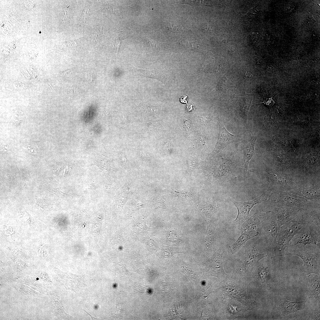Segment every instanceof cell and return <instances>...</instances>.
I'll return each mask as SVG.
<instances>
[{"instance_id":"6da1fadb","label":"cell","mask_w":320,"mask_h":320,"mask_svg":"<svg viewBox=\"0 0 320 320\" xmlns=\"http://www.w3.org/2000/svg\"><path fill=\"white\" fill-rule=\"evenodd\" d=\"M306 223L303 218L295 217L281 226L277 237L276 245L273 251L275 256L271 257V259L281 256L290 241Z\"/></svg>"},{"instance_id":"7a4b0ae2","label":"cell","mask_w":320,"mask_h":320,"mask_svg":"<svg viewBox=\"0 0 320 320\" xmlns=\"http://www.w3.org/2000/svg\"><path fill=\"white\" fill-rule=\"evenodd\" d=\"M320 228L312 223L303 225L298 233L290 241L289 245L295 247L302 244H313L320 247Z\"/></svg>"},{"instance_id":"3957f363","label":"cell","mask_w":320,"mask_h":320,"mask_svg":"<svg viewBox=\"0 0 320 320\" xmlns=\"http://www.w3.org/2000/svg\"><path fill=\"white\" fill-rule=\"evenodd\" d=\"M268 199L274 203L294 208L298 211L305 210L308 206L306 201L303 198L284 191H278L271 193Z\"/></svg>"},{"instance_id":"277c9868","label":"cell","mask_w":320,"mask_h":320,"mask_svg":"<svg viewBox=\"0 0 320 320\" xmlns=\"http://www.w3.org/2000/svg\"><path fill=\"white\" fill-rule=\"evenodd\" d=\"M286 255H294L300 257L304 263L303 270L307 273H317L319 271V254H311L296 248L291 253L283 255L282 256Z\"/></svg>"},{"instance_id":"5b68a950","label":"cell","mask_w":320,"mask_h":320,"mask_svg":"<svg viewBox=\"0 0 320 320\" xmlns=\"http://www.w3.org/2000/svg\"><path fill=\"white\" fill-rule=\"evenodd\" d=\"M271 213L263 224L265 231L268 248L273 251L276 245L277 237L281 226L275 215H271Z\"/></svg>"},{"instance_id":"8992f818","label":"cell","mask_w":320,"mask_h":320,"mask_svg":"<svg viewBox=\"0 0 320 320\" xmlns=\"http://www.w3.org/2000/svg\"><path fill=\"white\" fill-rule=\"evenodd\" d=\"M265 193H264L259 197L252 200L246 202H240L233 200V202L238 210V215L233 221L235 225H241L247 219L250 212L256 204L260 203L265 198Z\"/></svg>"},{"instance_id":"52a82bcc","label":"cell","mask_w":320,"mask_h":320,"mask_svg":"<svg viewBox=\"0 0 320 320\" xmlns=\"http://www.w3.org/2000/svg\"><path fill=\"white\" fill-rule=\"evenodd\" d=\"M219 133L215 152H222L228 145L238 142L240 140V137L233 135L226 129L223 122L219 121Z\"/></svg>"},{"instance_id":"ba28073f","label":"cell","mask_w":320,"mask_h":320,"mask_svg":"<svg viewBox=\"0 0 320 320\" xmlns=\"http://www.w3.org/2000/svg\"><path fill=\"white\" fill-rule=\"evenodd\" d=\"M224 251L222 247L215 252V254L206 262V264L214 273L217 274V276L223 278L227 274L223 270L222 258Z\"/></svg>"},{"instance_id":"9c48e42d","label":"cell","mask_w":320,"mask_h":320,"mask_svg":"<svg viewBox=\"0 0 320 320\" xmlns=\"http://www.w3.org/2000/svg\"><path fill=\"white\" fill-rule=\"evenodd\" d=\"M270 211L265 212H257L247 219L241 225L239 229L241 231H255L261 226L271 213Z\"/></svg>"},{"instance_id":"30bf717a","label":"cell","mask_w":320,"mask_h":320,"mask_svg":"<svg viewBox=\"0 0 320 320\" xmlns=\"http://www.w3.org/2000/svg\"><path fill=\"white\" fill-rule=\"evenodd\" d=\"M267 256L265 254L259 253L257 250V244H254L245 250L244 263L245 268L255 267L261 259Z\"/></svg>"},{"instance_id":"8fae6325","label":"cell","mask_w":320,"mask_h":320,"mask_svg":"<svg viewBox=\"0 0 320 320\" xmlns=\"http://www.w3.org/2000/svg\"><path fill=\"white\" fill-rule=\"evenodd\" d=\"M257 137L252 136L247 142L242 144L244 155L243 158V168L244 176L247 173L249 161L255 154V145Z\"/></svg>"},{"instance_id":"7c38bea8","label":"cell","mask_w":320,"mask_h":320,"mask_svg":"<svg viewBox=\"0 0 320 320\" xmlns=\"http://www.w3.org/2000/svg\"><path fill=\"white\" fill-rule=\"evenodd\" d=\"M241 232V235L237 240L229 246L230 252L232 254H235L249 240L259 234V233L256 231H244Z\"/></svg>"},{"instance_id":"4fadbf2b","label":"cell","mask_w":320,"mask_h":320,"mask_svg":"<svg viewBox=\"0 0 320 320\" xmlns=\"http://www.w3.org/2000/svg\"><path fill=\"white\" fill-rule=\"evenodd\" d=\"M298 212L294 208L286 207L279 208L275 215L281 226L295 218Z\"/></svg>"},{"instance_id":"5bb4252c","label":"cell","mask_w":320,"mask_h":320,"mask_svg":"<svg viewBox=\"0 0 320 320\" xmlns=\"http://www.w3.org/2000/svg\"><path fill=\"white\" fill-rule=\"evenodd\" d=\"M133 68L139 78L146 77L158 80L165 84L167 78L163 72L158 70H147L139 69L133 66Z\"/></svg>"},{"instance_id":"9a60e30c","label":"cell","mask_w":320,"mask_h":320,"mask_svg":"<svg viewBox=\"0 0 320 320\" xmlns=\"http://www.w3.org/2000/svg\"><path fill=\"white\" fill-rule=\"evenodd\" d=\"M215 238V229L214 225L212 223H207L204 252L207 253L211 249L213 246Z\"/></svg>"},{"instance_id":"2e32d148","label":"cell","mask_w":320,"mask_h":320,"mask_svg":"<svg viewBox=\"0 0 320 320\" xmlns=\"http://www.w3.org/2000/svg\"><path fill=\"white\" fill-rule=\"evenodd\" d=\"M306 301H291L286 300L282 309L283 313L289 314L304 308Z\"/></svg>"},{"instance_id":"e0dca14e","label":"cell","mask_w":320,"mask_h":320,"mask_svg":"<svg viewBox=\"0 0 320 320\" xmlns=\"http://www.w3.org/2000/svg\"><path fill=\"white\" fill-rule=\"evenodd\" d=\"M266 177L268 180L274 185H284L288 181V177L281 174L268 173Z\"/></svg>"},{"instance_id":"ac0fdd59","label":"cell","mask_w":320,"mask_h":320,"mask_svg":"<svg viewBox=\"0 0 320 320\" xmlns=\"http://www.w3.org/2000/svg\"><path fill=\"white\" fill-rule=\"evenodd\" d=\"M308 279L314 295H319L320 293V281L319 276L313 274L308 276Z\"/></svg>"},{"instance_id":"d6986e66","label":"cell","mask_w":320,"mask_h":320,"mask_svg":"<svg viewBox=\"0 0 320 320\" xmlns=\"http://www.w3.org/2000/svg\"><path fill=\"white\" fill-rule=\"evenodd\" d=\"M251 101L248 99L241 102L240 104V110L241 116L245 124L247 122L248 113L251 104Z\"/></svg>"},{"instance_id":"ffe728a7","label":"cell","mask_w":320,"mask_h":320,"mask_svg":"<svg viewBox=\"0 0 320 320\" xmlns=\"http://www.w3.org/2000/svg\"><path fill=\"white\" fill-rule=\"evenodd\" d=\"M299 192L300 195L307 199H316L319 198V192L314 189H305L300 190Z\"/></svg>"},{"instance_id":"44dd1931","label":"cell","mask_w":320,"mask_h":320,"mask_svg":"<svg viewBox=\"0 0 320 320\" xmlns=\"http://www.w3.org/2000/svg\"><path fill=\"white\" fill-rule=\"evenodd\" d=\"M164 23L166 28L170 31L175 32H179L183 30V28L182 26L176 24L165 22Z\"/></svg>"},{"instance_id":"7402d4cb","label":"cell","mask_w":320,"mask_h":320,"mask_svg":"<svg viewBox=\"0 0 320 320\" xmlns=\"http://www.w3.org/2000/svg\"><path fill=\"white\" fill-rule=\"evenodd\" d=\"M158 109L156 107L151 105L147 106L145 109V112L149 115H154L158 112Z\"/></svg>"},{"instance_id":"603a6c76","label":"cell","mask_w":320,"mask_h":320,"mask_svg":"<svg viewBox=\"0 0 320 320\" xmlns=\"http://www.w3.org/2000/svg\"><path fill=\"white\" fill-rule=\"evenodd\" d=\"M180 253V252L178 251L173 249H166L164 251V256L166 258L170 257L173 255Z\"/></svg>"},{"instance_id":"cb8c5ba5","label":"cell","mask_w":320,"mask_h":320,"mask_svg":"<svg viewBox=\"0 0 320 320\" xmlns=\"http://www.w3.org/2000/svg\"><path fill=\"white\" fill-rule=\"evenodd\" d=\"M149 45L151 47L156 49L159 50L160 43L155 41L150 38H148Z\"/></svg>"},{"instance_id":"d4e9b609","label":"cell","mask_w":320,"mask_h":320,"mask_svg":"<svg viewBox=\"0 0 320 320\" xmlns=\"http://www.w3.org/2000/svg\"><path fill=\"white\" fill-rule=\"evenodd\" d=\"M263 103L267 106L270 107L272 106L274 104L275 102L274 100L271 97H267L265 98L263 102L260 103Z\"/></svg>"},{"instance_id":"484cf974","label":"cell","mask_w":320,"mask_h":320,"mask_svg":"<svg viewBox=\"0 0 320 320\" xmlns=\"http://www.w3.org/2000/svg\"><path fill=\"white\" fill-rule=\"evenodd\" d=\"M160 124L159 122H153L149 123L147 125L148 128L151 130H154L155 129H156L159 127Z\"/></svg>"},{"instance_id":"4316f807","label":"cell","mask_w":320,"mask_h":320,"mask_svg":"<svg viewBox=\"0 0 320 320\" xmlns=\"http://www.w3.org/2000/svg\"><path fill=\"white\" fill-rule=\"evenodd\" d=\"M267 268L263 267L260 268L259 270V273L262 279L264 280L267 273Z\"/></svg>"},{"instance_id":"83f0119b","label":"cell","mask_w":320,"mask_h":320,"mask_svg":"<svg viewBox=\"0 0 320 320\" xmlns=\"http://www.w3.org/2000/svg\"><path fill=\"white\" fill-rule=\"evenodd\" d=\"M89 8L88 7L86 6L82 11V13L81 15V17L82 18H84V20H85V18H87L88 17L89 15Z\"/></svg>"},{"instance_id":"f1b7e54d","label":"cell","mask_w":320,"mask_h":320,"mask_svg":"<svg viewBox=\"0 0 320 320\" xmlns=\"http://www.w3.org/2000/svg\"><path fill=\"white\" fill-rule=\"evenodd\" d=\"M121 38L118 37L116 38L115 40V47L116 49V52L117 53L119 48L120 44L121 43Z\"/></svg>"},{"instance_id":"f546056e","label":"cell","mask_w":320,"mask_h":320,"mask_svg":"<svg viewBox=\"0 0 320 320\" xmlns=\"http://www.w3.org/2000/svg\"><path fill=\"white\" fill-rule=\"evenodd\" d=\"M186 43V47L187 48H189V49L193 48V47L195 48V46L193 45L196 44V43L195 42H190V41H187Z\"/></svg>"},{"instance_id":"4dcf8cb0","label":"cell","mask_w":320,"mask_h":320,"mask_svg":"<svg viewBox=\"0 0 320 320\" xmlns=\"http://www.w3.org/2000/svg\"><path fill=\"white\" fill-rule=\"evenodd\" d=\"M28 150L30 153H33L34 151L36 152L37 148L36 146L29 145L27 147Z\"/></svg>"},{"instance_id":"1f68e13d","label":"cell","mask_w":320,"mask_h":320,"mask_svg":"<svg viewBox=\"0 0 320 320\" xmlns=\"http://www.w3.org/2000/svg\"><path fill=\"white\" fill-rule=\"evenodd\" d=\"M95 81V80L94 78V76L93 75L92 72L90 73V76L88 79V82L90 84L94 83Z\"/></svg>"},{"instance_id":"d6a6232c","label":"cell","mask_w":320,"mask_h":320,"mask_svg":"<svg viewBox=\"0 0 320 320\" xmlns=\"http://www.w3.org/2000/svg\"><path fill=\"white\" fill-rule=\"evenodd\" d=\"M180 102L182 103H187L188 97L186 96H182L180 99Z\"/></svg>"},{"instance_id":"836d02e7","label":"cell","mask_w":320,"mask_h":320,"mask_svg":"<svg viewBox=\"0 0 320 320\" xmlns=\"http://www.w3.org/2000/svg\"><path fill=\"white\" fill-rule=\"evenodd\" d=\"M73 69H68L66 70L65 71H63L61 72V76H64L67 75L69 73L73 70Z\"/></svg>"},{"instance_id":"e575fe53","label":"cell","mask_w":320,"mask_h":320,"mask_svg":"<svg viewBox=\"0 0 320 320\" xmlns=\"http://www.w3.org/2000/svg\"><path fill=\"white\" fill-rule=\"evenodd\" d=\"M73 92L74 94L77 92H78V89L77 87H74L73 89Z\"/></svg>"},{"instance_id":"d590c367","label":"cell","mask_w":320,"mask_h":320,"mask_svg":"<svg viewBox=\"0 0 320 320\" xmlns=\"http://www.w3.org/2000/svg\"><path fill=\"white\" fill-rule=\"evenodd\" d=\"M82 309L83 310H84V311H85V312H86V313H87V314H88V315H89V316H90V317H91V318H92V320H94V319H98V318H95V317H93L92 316H91V315H90V314H89V313H88L87 312H86V311H85V310H83V309Z\"/></svg>"}]
</instances>
